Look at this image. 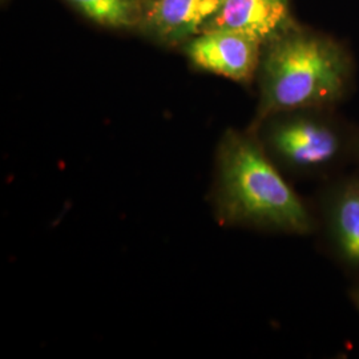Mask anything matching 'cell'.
<instances>
[{"label": "cell", "instance_id": "6da1fadb", "mask_svg": "<svg viewBox=\"0 0 359 359\" xmlns=\"http://www.w3.org/2000/svg\"><path fill=\"white\" fill-rule=\"evenodd\" d=\"M216 168L213 205L221 225L298 236L316 229L308 206L255 130H228L218 145Z\"/></svg>", "mask_w": 359, "mask_h": 359}, {"label": "cell", "instance_id": "7a4b0ae2", "mask_svg": "<svg viewBox=\"0 0 359 359\" xmlns=\"http://www.w3.org/2000/svg\"><path fill=\"white\" fill-rule=\"evenodd\" d=\"M353 75L347 52L332 39L286 31L269 43L261 62L257 123L270 116L325 109L346 96Z\"/></svg>", "mask_w": 359, "mask_h": 359}, {"label": "cell", "instance_id": "3957f363", "mask_svg": "<svg viewBox=\"0 0 359 359\" xmlns=\"http://www.w3.org/2000/svg\"><path fill=\"white\" fill-rule=\"evenodd\" d=\"M270 116L257 136L271 161L297 176L318 177L341 167L355 152L346 132L327 116L314 109ZM258 123V124H261Z\"/></svg>", "mask_w": 359, "mask_h": 359}, {"label": "cell", "instance_id": "277c9868", "mask_svg": "<svg viewBox=\"0 0 359 359\" xmlns=\"http://www.w3.org/2000/svg\"><path fill=\"white\" fill-rule=\"evenodd\" d=\"M261 43L228 29L203 32L189 43L187 53L193 65L237 83H249L261 65Z\"/></svg>", "mask_w": 359, "mask_h": 359}, {"label": "cell", "instance_id": "5b68a950", "mask_svg": "<svg viewBox=\"0 0 359 359\" xmlns=\"http://www.w3.org/2000/svg\"><path fill=\"white\" fill-rule=\"evenodd\" d=\"M290 26L287 0H225L203 32L228 29L258 43H270Z\"/></svg>", "mask_w": 359, "mask_h": 359}, {"label": "cell", "instance_id": "8992f818", "mask_svg": "<svg viewBox=\"0 0 359 359\" xmlns=\"http://www.w3.org/2000/svg\"><path fill=\"white\" fill-rule=\"evenodd\" d=\"M325 221L339 261L359 269V177H347L332 188L325 203Z\"/></svg>", "mask_w": 359, "mask_h": 359}, {"label": "cell", "instance_id": "52a82bcc", "mask_svg": "<svg viewBox=\"0 0 359 359\" xmlns=\"http://www.w3.org/2000/svg\"><path fill=\"white\" fill-rule=\"evenodd\" d=\"M225 0H151L145 20L167 41H180L203 32Z\"/></svg>", "mask_w": 359, "mask_h": 359}, {"label": "cell", "instance_id": "ba28073f", "mask_svg": "<svg viewBox=\"0 0 359 359\" xmlns=\"http://www.w3.org/2000/svg\"><path fill=\"white\" fill-rule=\"evenodd\" d=\"M93 22L108 27H132L142 19L137 0H68Z\"/></svg>", "mask_w": 359, "mask_h": 359}, {"label": "cell", "instance_id": "9c48e42d", "mask_svg": "<svg viewBox=\"0 0 359 359\" xmlns=\"http://www.w3.org/2000/svg\"><path fill=\"white\" fill-rule=\"evenodd\" d=\"M351 299H353V302L355 304V306H357L359 311V286L357 289H354V290L351 292Z\"/></svg>", "mask_w": 359, "mask_h": 359}, {"label": "cell", "instance_id": "30bf717a", "mask_svg": "<svg viewBox=\"0 0 359 359\" xmlns=\"http://www.w3.org/2000/svg\"><path fill=\"white\" fill-rule=\"evenodd\" d=\"M355 152H357V154H358L359 157V142L357 144V148H355Z\"/></svg>", "mask_w": 359, "mask_h": 359}]
</instances>
